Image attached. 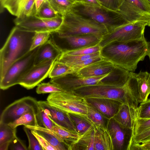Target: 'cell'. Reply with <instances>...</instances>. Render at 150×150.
<instances>
[{"mask_svg":"<svg viewBox=\"0 0 150 150\" xmlns=\"http://www.w3.org/2000/svg\"><path fill=\"white\" fill-rule=\"evenodd\" d=\"M148 42L144 36L127 41L114 42L102 48L100 55L115 66L134 72L147 55Z\"/></svg>","mask_w":150,"mask_h":150,"instance_id":"obj_1","label":"cell"},{"mask_svg":"<svg viewBox=\"0 0 150 150\" xmlns=\"http://www.w3.org/2000/svg\"><path fill=\"white\" fill-rule=\"evenodd\" d=\"M72 91L85 99H111L137 110L138 107L137 81L130 74L126 83L122 86L108 84H98L81 87Z\"/></svg>","mask_w":150,"mask_h":150,"instance_id":"obj_2","label":"cell"},{"mask_svg":"<svg viewBox=\"0 0 150 150\" xmlns=\"http://www.w3.org/2000/svg\"><path fill=\"white\" fill-rule=\"evenodd\" d=\"M36 32L16 26L0 50V79L10 65L30 51Z\"/></svg>","mask_w":150,"mask_h":150,"instance_id":"obj_3","label":"cell"},{"mask_svg":"<svg viewBox=\"0 0 150 150\" xmlns=\"http://www.w3.org/2000/svg\"><path fill=\"white\" fill-rule=\"evenodd\" d=\"M63 21L55 33L59 36L92 34L101 40L108 33L103 25L71 11L62 16Z\"/></svg>","mask_w":150,"mask_h":150,"instance_id":"obj_4","label":"cell"},{"mask_svg":"<svg viewBox=\"0 0 150 150\" xmlns=\"http://www.w3.org/2000/svg\"><path fill=\"white\" fill-rule=\"evenodd\" d=\"M70 11L104 25L108 33L118 27L131 23L117 11L81 1H76Z\"/></svg>","mask_w":150,"mask_h":150,"instance_id":"obj_5","label":"cell"},{"mask_svg":"<svg viewBox=\"0 0 150 150\" xmlns=\"http://www.w3.org/2000/svg\"><path fill=\"white\" fill-rule=\"evenodd\" d=\"M47 101L50 105L68 113L87 116L88 103L86 99L73 91L50 93Z\"/></svg>","mask_w":150,"mask_h":150,"instance_id":"obj_6","label":"cell"},{"mask_svg":"<svg viewBox=\"0 0 150 150\" xmlns=\"http://www.w3.org/2000/svg\"><path fill=\"white\" fill-rule=\"evenodd\" d=\"M146 26L150 27L147 22L139 21L122 25L108 33L101 39L98 45L102 48L110 44L137 39L144 36Z\"/></svg>","mask_w":150,"mask_h":150,"instance_id":"obj_7","label":"cell"},{"mask_svg":"<svg viewBox=\"0 0 150 150\" xmlns=\"http://www.w3.org/2000/svg\"><path fill=\"white\" fill-rule=\"evenodd\" d=\"M39 47L30 51L10 65L0 79L1 89L5 90L18 84L21 78L34 65L35 54Z\"/></svg>","mask_w":150,"mask_h":150,"instance_id":"obj_8","label":"cell"},{"mask_svg":"<svg viewBox=\"0 0 150 150\" xmlns=\"http://www.w3.org/2000/svg\"><path fill=\"white\" fill-rule=\"evenodd\" d=\"M112 71L103 75L89 77H80L76 72L69 73L60 77L51 78L50 82L57 85L64 91H72L76 88L85 86L108 84L109 76Z\"/></svg>","mask_w":150,"mask_h":150,"instance_id":"obj_9","label":"cell"},{"mask_svg":"<svg viewBox=\"0 0 150 150\" xmlns=\"http://www.w3.org/2000/svg\"><path fill=\"white\" fill-rule=\"evenodd\" d=\"M38 106V101L31 96L18 99L4 110L1 115L0 123L8 124L12 123L28 112H34L36 113Z\"/></svg>","mask_w":150,"mask_h":150,"instance_id":"obj_10","label":"cell"},{"mask_svg":"<svg viewBox=\"0 0 150 150\" xmlns=\"http://www.w3.org/2000/svg\"><path fill=\"white\" fill-rule=\"evenodd\" d=\"M62 15L48 19L32 16L23 18H16L14 23L17 26L25 29L35 32L56 31L60 27L63 21Z\"/></svg>","mask_w":150,"mask_h":150,"instance_id":"obj_11","label":"cell"},{"mask_svg":"<svg viewBox=\"0 0 150 150\" xmlns=\"http://www.w3.org/2000/svg\"><path fill=\"white\" fill-rule=\"evenodd\" d=\"M107 129L112 139L114 150H131L133 129L122 126L113 118L109 119Z\"/></svg>","mask_w":150,"mask_h":150,"instance_id":"obj_12","label":"cell"},{"mask_svg":"<svg viewBox=\"0 0 150 150\" xmlns=\"http://www.w3.org/2000/svg\"><path fill=\"white\" fill-rule=\"evenodd\" d=\"M55 61L52 60L34 65L21 78L18 84L27 89L38 86L48 76Z\"/></svg>","mask_w":150,"mask_h":150,"instance_id":"obj_13","label":"cell"},{"mask_svg":"<svg viewBox=\"0 0 150 150\" xmlns=\"http://www.w3.org/2000/svg\"><path fill=\"white\" fill-rule=\"evenodd\" d=\"M0 13L7 9L17 18L35 16L36 13L35 0H0Z\"/></svg>","mask_w":150,"mask_h":150,"instance_id":"obj_14","label":"cell"},{"mask_svg":"<svg viewBox=\"0 0 150 150\" xmlns=\"http://www.w3.org/2000/svg\"><path fill=\"white\" fill-rule=\"evenodd\" d=\"M38 103L53 123L76 132L69 113L50 105L47 100L38 101Z\"/></svg>","mask_w":150,"mask_h":150,"instance_id":"obj_15","label":"cell"},{"mask_svg":"<svg viewBox=\"0 0 150 150\" xmlns=\"http://www.w3.org/2000/svg\"><path fill=\"white\" fill-rule=\"evenodd\" d=\"M117 66L108 60L104 59L84 67L76 73L82 77L97 76L110 72Z\"/></svg>","mask_w":150,"mask_h":150,"instance_id":"obj_16","label":"cell"},{"mask_svg":"<svg viewBox=\"0 0 150 150\" xmlns=\"http://www.w3.org/2000/svg\"><path fill=\"white\" fill-rule=\"evenodd\" d=\"M51 34L65 41L73 49L94 46L98 44L101 40L92 34L59 36L53 32Z\"/></svg>","mask_w":150,"mask_h":150,"instance_id":"obj_17","label":"cell"},{"mask_svg":"<svg viewBox=\"0 0 150 150\" xmlns=\"http://www.w3.org/2000/svg\"><path fill=\"white\" fill-rule=\"evenodd\" d=\"M87 102L92 105L109 119L113 118L122 104L112 99L104 98H88Z\"/></svg>","mask_w":150,"mask_h":150,"instance_id":"obj_18","label":"cell"},{"mask_svg":"<svg viewBox=\"0 0 150 150\" xmlns=\"http://www.w3.org/2000/svg\"><path fill=\"white\" fill-rule=\"evenodd\" d=\"M61 53V50L50 38L45 43L38 47L35 54L34 65L52 60L56 61Z\"/></svg>","mask_w":150,"mask_h":150,"instance_id":"obj_19","label":"cell"},{"mask_svg":"<svg viewBox=\"0 0 150 150\" xmlns=\"http://www.w3.org/2000/svg\"><path fill=\"white\" fill-rule=\"evenodd\" d=\"M130 22L142 21L147 22L150 27V13L145 12L124 0L117 11Z\"/></svg>","mask_w":150,"mask_h":150,"instance_id":"obj_20","label":"cell"},{"mask_svg":"<svg viewBox=\"0 0 150 150\" xmlns=\"http://www.w3.org/2000/svg\"><path fill=\"white\" fill-rule=\"evenodd\" d=\"M137 110L126 104H122L113 118L122 126L134 130L138 117Z\"/></svg>","mask_w":150,"mask_h":150,"instance_id":"obj_21","label":"cell"},{"mask_svg":"<svg viewBox=\"0 0 150 150\" xmlns=\"http://www.w3.org/2000/svg\"><path fill=\"white\" fill-rule=\"evenodd\" d=\"M129 73L137 81L139 103L146 101L150 94V73L141 71L138 73L133 72Z\"/></svg>","mask_w":150,"mask_h":150,"instance_id":"obj_22","label":"cell"},{"mask_svg":"<svg viewBox=\"0 0 150 150\" xmlns=\"http://www.w3.org/2000/svg\"><path fill=\"white\" fill-rule=\"evenodd\" d=\"M25 126L37 132L47 140L51 145L57 148L58 150H68V147L62 139L52 130L38 125L35 126L26 125Z\"/></svg>","mask_w":150,"mask_h":150,"instance_id":"obj_23","label":"cell"},{"mask_svg":"<svg viewBox=\"0 0 150 150\" xmlns=\"http://www.w3.org/2000/svg\"><path fill=\"white\" fill-rule=\"evenodd\" d=\"M95 150H114L110 134L107 128H96Z\"/></svg>","mask_w":150,"mask_h":150,"instance_id":"obj_24","label":"cell"},{"mask_svg":"<svg viewBox=\"0 0 150 150\" xmlns=\"http://www.w3.org/2000/svg\"><path fill=\"white\" fill-rule=\"evenodd\" d=\"M95 127L94 125L81 135L77 141L72 145L69 150H95Z\"/></svg>","mask_w":150,"mask_h":150,"instance_id":"obj_25","label":"cell"},{"mask_svg":"<svg viewBox=\"0 0 150 150\" xmlns=\"http://www.w3.org/2000/svg\"><path fill=\"white\" fill-rule=\"evenodd\" d=\"M53 123L54 126L52 131L62 139L69 150V148L77 141L81 135L74 131L64 128L54 123Z\"/></svg>","mask_w":150,"mask_h":150,"instance_id":"obj_26","label":"cell"},{"mask_svg":"<svg viewBox=\"0 0 150 150\" xmlns=\"http://www.w3.org/2000/svg\"><path fill=\"white\" fill-rule=\"evenodd\" d=\"M88 103L86 116L87 118L96 128H107L109 119L94 106Z\"/></svg>","mask_w":150,"mask_h":150,"instance_id":"obj_27","label":"cell"},{"mask_svg":"<svg viewBox=\"0 0 150 150\" xmlns=\"http://www.w3.org/2000/svg\"><path fill=\"white\" fill-rule=\"evenodd\" d=\"M69 114L76 132L81 135L93 125L86 117L74 114Z\"/></svg>","mask_w":150,"mask_h":150,"instance_id":"obj_28","label":"cell"},{"mask_svg":"<svg viewBox=\"0 0 150 150\" xmlns=\"http://www.w3.org/2000/svg\"><path fill=\"white\" fill-rule=\"evenodd\" d=\"M76 71L71 67L56 60L48 75L51 79L57 78Z\"/></svg>","mask_w":150,"mask_h":150,"instance_id":"obj_29","label":"cell"},{"mask_svg":"<svg viewBox=\"0 0 150 150\" xmlns=\"http://www.w3.org/2000/svg\"><path fill=\"white\" fill-rule=\"evenodd\" d=\"M8 125L13 128H16L18 126L24 125L37 126L38 125L36 113L34 112H30L23 115L13 122Z\"/></svg>","mask_w":150,"mask_h":150,"instance_id":"obj_30","label":"cell"},{"mask_svg":"<svg viewBox=\"0 0 150 150\" xmlns=\"http://www.w3.org/2000/svg\"><path fill=\"white\" fill-rule=\"evenodd\" d=\"M50 5L58 14L63 15L69 11L74 3L73 0H48Z\"/></svg>","mask_w":150,"mask_h":150,"instance_id":"obj_31","label":"cell"},{"mask_svg":"<svg viewBox=\"0 0 150 150\" xmlns=\"http://www.w3.org/2000/svg\"><path fill=\"white\" fill-rule=\"evenodd\" d=\"M100 55V52L85 55H70L64 54L62 52L56 60L58 62L69 65L73 63L79 62L85 59Z\"/></svg>","mask_w":150,"mask_h":150,"instance_id":"obj_32","label":"cell"},{"mask_svg":"<svg viewBox=\"0 0 150 150\" xmlns=\"http://www.w3.org/2000/svg\"><path fill=\"white\" fill-rule=\"evenodd\" d=\"M59 15L52 8L48 0H45L35 16L40 18L48 19L55 18Z\"/></svg>","mask_w":150,"mask_h":150,"instance_id":"obj_33","label":"cell"},{"mask_svg":"<svg viewBox=\"0 0 150 150\" xmlns=\"http://www.w3.org/2000/svg\"><path fill=\"white\" fill-rule=\"evenodd\" d=\"M16 130L8 124L0 123V144L11 142L16 137Z\"/></svg>","mask_w":150,"mask_h":150,"instance_id":"obj_34","label":"cell"},{"mask_svg":"<svg viewBox=\"0 0 150 150\" xmlns=\"http://www.w3.org/2000/svg\"><path fill=\"white\" fill-rule=\"evenodd\" d=\"M102 48L98 44L94 46L71 50L65 49L62 52L70 55H85L100 52Z\"/></svg>","mask_w":150,"mask_h":150,"instance_id":"obj_35","label":"cell"},{"mask_svg":"<svg viewBox=\"0 0 150 150\" xmlns=\"http://www.w3.org/2000/svg\"><path fill=\"white\" fill-rule=\"evenodd\" d=\"M36 116L39 125L52 130L54 126L53 122L39 104Z\"/></svg>","mask_w":150,"mask_h":150,"instance_id":"obj_36","label":"cell"},{"mask_svg":"<svg viewBox=\"0 0 150 150\" xmlns=\"http://www.w3.org/2000/svg\"><path fill=\"white\" fill-rule=\"evenodd\" d=\"M51 32H36L33 38L30 50H33L45 43L50 39Z\"/></svg>","mask_w":150,"mask_h":150,"instance_id":"obj_37","label":"cell"},{"mask_svg":"<svg viewBox=\"0 0 150 150\" xmlns=\"http://www.w3.org/2000/svg\"><path fill=\"white\" fill-rule=\"evenodd\" d=\"M36 91L37 93L41 94L64 91L57 85L50 82L39 84L36 88Z\"/></svg>","mask_w":150,"mask_h":150,"instance_id":"obj_38","label":"cell"},{"mask_svg":"<svg viewBox=\"0 0 150 150\" xmlns=\"http://www.w3.org/2000/svg\"><path fill=\"white\" fill-rule=\"evenodd\" d=\"M23 130L28 140L29 145L28 149L44 150L37 138L32 132L31 130L25 126L23 127Z\"/></svg>","mask_w":150,"mask_h":150,"instance_id":"obj_39","label":"cell"},{"mask_svg":"<svg viewBox=\"0 0 150 150\" xmlns=\"http://www.w3.org/2000/svg\"><path fill=\"white\" fill-rule=\"evenodd\" d=\"M138 117L140 119H150V98L140 103L137 110Z\"/></svg>","mask_w":150,"mask_h":150,"instance_id":"obj_40","label":"cell"},{"mask_svg":"<svg viewBox=\"0 0 150 150\" xmlns=\"http://www.w3.org/2000/svg\"><path fill=\"white\" fill-rule=\"evenodd\" d=\"M105 59L100 55L92 57L69 65L76 72L80 69L102 59ZM69 66V65H68Z\"/></svg>","mask_w":150,"mask_h":150,"instance_id":"obj_41","label":"cell"},{"mask_svg":"<svg viewBox=\"0 0 150 150\" xmlns=\"http://www.w3.org/2000/svg\"><path fill=\"white\" fill-rule=\"evenodd\" d=\"M149 128H150V119H140L137 117L133 130L134 135L140 133Z\"/></svg>","mask_w":150,"mask_h":150,"instance_id":"obj_42","label":"cell"},{"mask_svg":"<svg viewBox=\"0 0 150 150\" xmlns=\"http://www.w3.org/2000/svg\"><path fill=\"white\" fill-rule=\"evenodd\" d=\"M103 6L112 11H117L124 0H97Z\"/></svg>","mask_w":150,"mask_h":150,"instance_id":"obj_43","label":"cell"},{"mask_svg":"<svg viewBox=\"0 0 150 150\" xmlns=\"http://www.w3.org/2000/svg\"><path fill=\"white\" fill-rule=\"evenodd\" d=\"M127 0L138 9L150 13V4L146 0Z\"/></svg>","mask_w":150,"mask_h":150,"instance_id":"obj_44","label":"cell"},{"mask_svg":"<svg viewBox=\"0 0 150 150\" xmlns=\"http://www.w3.org/2000/svg\"><path fill=\"white\" fill-rule=\"evenodd\" d=\"M31 130L33 134L38 140L44 150H58L57 148L51 145L48 141L42 136L35 131Z\"/></svg>","mask_w":150,"mask_h":150,"instance_id":"obj_45","label":"cell"},{"mask_svg":"<svg viewBox=\"0 0 150 150\" xmlns=\"http://www.w3.org/2000/svg\"><path fill=\"white\" fill-rule=\"evenodd\" d=\"M150 136V128L144 131L142 133L133 136L132 144H140L146 138Z\"/></svg>","mask_w":150,"mask_h":150,"instance_id":"obj_46","label":"cell"},{"mask_svg":"<svg viewBox=\"0 0 150 150\" xmlns=\"http://www.w3.org/2000/svg\"><path fill=\"white\" fill-rule=\"evenodd\" d=\"M10 149L13 150H27L23 142L16 136L11 142Z\"/></svg>","mask_w":150,"mask_h":150,"instance_id":"obj_47","label":"cell"},{"mask_svg":"<svg viewBox=\"0 0 150 150\" xmlns=\"http://www.w3.org/2000/svg\"><path fill=\"white\" fill-rule=\"evenodd\" d=\"M139 148L141 150H150V141L140 144Z\"/></svg>","mask_w":150,"mask_h":150,"instance_id":"obj_48","label":"cell"},{"mask_svg":"<svg viewBox=\"0 0 150 150\" xmlns=\"http://www.w3.org/2000/svg\"><path fill=\"white\" fill-rule=\"evenodd\" d=\"M81 1L93 5L102 6L97 0H81Z\"/></svg>","mask_w":150,"mask_h":150,"instance_id":"obj_49","label":"cell"},{"mask_svg":"<svg viewBox=\"0 0 150 150\" xmlns=\"http://www.w3.org/2000/svg\"><path fill=\"white\" fill-rule=\"evenodd\" d=\"M10 143V142H7L0 144V150H7Z\"/></svg>","mask_w":150,"mask_h":150,"instance_id":"obj_50","label":"cell"},{"mask_svg":"<svg viewBox=\"0 0 150 150\" xmlns=\"http://www.w3.org/2000/svg\"><path fill=\"white\" fill-rule=\"evenodd\" d=\"M45 1V0H35L36 12Z\"/></svg>","mask_w":150,"mask_h":150,"instance_id":"obj_51","label":"cell"},{"mask_svg":"<svg viewBox=\"0 0 150 150\" xmlns=\"http://www.w3.org/2000/svg\"><path fill=\"white\" fill-rule=\"evenodd\" d=\"M148 51L147 53V56L149 57L150 61V41L148 42Z\"/></svg>","mask_w":150,"mask_h":150,"instance_id":"obj_52","label":"cell"},{"mask_svg":"<svg viewBox=\"0 0 150 150\" xmlns=\"http://www.w3.org/2000/svg\"><path fill=\"white\" fill-rule=\"evenodd\" d=\"M149 141H150V136L144 139L142 142V143L146 142Z\"/></svg>","mask_w":150,"mask_h":150,"instance_id":"obj_53","label":"cell"},{"mask_svg":"<svg viewBox=\"0 0 150 150\" xmlns=\"http://www.w3.org/2000/svg\"><path fill=\"white\" fill-rule=\"evenodd\" d=\"M75 1H81V0H73Z\"/></svg>","mask_w":150,"mask_h":150,"instance_id":"obj_54","label":"cell"},{"mask_svg":"<svg viewBox=\"0 0 150 150\" xmlns=\"http://www.w3.org/2000/svg\"><path fill=\"white\" fill-rule=\"evenodd\" d=\"M150 4V0H146Z\"/></svg>","mask_w":150,"mask_h":150,"instance_id":"obj_55","label":"cell"}]
</instances>
